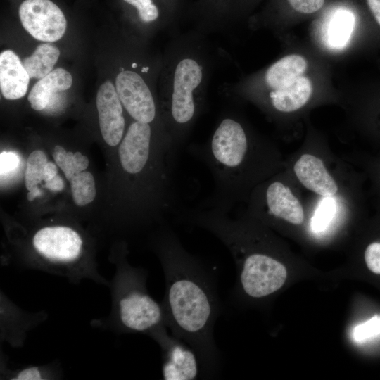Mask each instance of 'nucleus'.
<instances>
[{"label":"nucleus","instance_id":"1","mask_svg":"<svg viewBox=\"0 0 380 380\" xmlns=\"http://www.w3.org/2000/svg\"><path fill=\"white\" fill-rule=\"evenodd\" d=\"M157 252L165 280L162 305L166 326L194 350L203 375L211 376L220 363L213 335L220 303L213 275L170 227L160 234Z\"/></svg>","mask_w":380,"mask_h":380},{"label":"nucleus","instance_id":"2","mask_svg":"<svg viewBox=\"0 0 380 380\" xmlns=\"http://www.w3.org/2000/svg\"><path fill=\"white\" fill-rule=\"evenodd\" d=\"M201 37H177L163 64L160 115L177 153L205 106L211 65Z\"/></svg>","mask_w":380,"mask_h":380},{"label":"nucleus","instance_id":"3","mask_svg":"<svg viewBox=\"0 0 380 380\" xmlns=\"http://www.w3.org/2000/svg\"><path fill=\"white\" fill-rule=\"evenodd\" d=\"M189 151L206 165L213 177V193L204 208L229 213L253 180V143L244 125L230 113L225 114L210 139L190 146Z\"/></svg>","mask_w":380,"mask_h":380},{"label":"nucleus","instance_id":"4","mask_svg":"<svg viewBox=\"0 0 380 380\" xmlns=\"http://www.w3.org/2000/svg\"><path fill=\"white\" fill-rule=\"evenodd\" d=\"M145 275L139 269L125 265L120 269L115 297V315L127 332L150 334L166 326L162 304L155 300L145 286Z\"/></svg>","mask_w":380,"mask_h":380},{"label":"nucleus","instance_id":"5","mask_svg":"<svg viewBox=\"0 0 380 380\" xmlns=\"http://www.w3.org/2000/svg\"><path fill=\"white\" fill-rule=\"evenodd\" d=\"M149 335L162 351V376L165 380H193L201 372L198 357L194 350L182 339L170 334L163 325Z\"/></svg>","mask_w":380,"mask_h":380},{"label":"nucleus","instance_id":"6","mask_svg":"<svg viewBox=\"0 0 380 380\" xmlns=\"http://www.w3.org/2000/svg\"><path fill=\"white\" fill-rule=\"evenodd\" d=\"M139 66V65H138ZM137 66V67H138ZM122 67L115 78V89L120 101L134 120L151 124L157 118L155 97L141 74Z\"/></svg>","mask_w":380,"mask_h":380},{"label":"nucleus","instance_id":"7","mask_svg":"<svg viewBox=\"0 0 380 380\" xmlns=\"http://www.w3.org/2000/svg\"><path fill=\"white\" fill-rule=\"evenodd\" d=\"M32 242L36 252L53 265H73L82 253V237L67 226L43 227L35 233Z\"/></svg>","mask_w":380,"mask_h":380},{"label":"nucleus","instance_id":"8","mask_svg":"<svg viewBox=\"0 0 380 380\" xmlns=\"http://www.w3.org/2000/svg\"><path fill=\"white\" fill-rule=\"evenodd\" d=\"M19 17L25 30L39 41H58L66 30L63 13L50 0L24 1L19 8Z\"/></svg>","mask_w":380,"mask_h":380},{"label":"nucleus","instance_id":"9","mask_svg":"<svg viewBox=\"0 0 380 380\" xmlns=\"http://www.w3.org/2000/svg\"><path fill=\"white\" fill-rule=\"evenodd\" d=\"M53 157L70 183L75 203L82 206L92 202L96 196V187L93 175L84 171L89 165L87 157L79 151H66L61 146L54 147Z\"/></svg>","mask_w":380,"mask_h":380},{"label":"nucleus","instance_id":"10","mask_svg":"<svg viewBox=\"0 0 380 380\" xmlns=\"http://www.w3.org/2000/svg\"><path fill=\"white\" fill-rule=\"evenodd\" d=\"M96 108L103 139L110 146L118 145L123 138L125 120L122 104L110 81L100 86L96 95Z\"/></svg>","mask_w":380,"mask_h":380},{"label":"nucleus","instance_id":"11","mask_svg":"<svg viewBox=\"0 0 380 380\" xmlns=\"http://www.w3.org/2000/svg\"><path fill=\"white\" fill-rule=\"evenodd\" d=\"M263 190V208L269 217L293 224H300L303 222V206L288 186L275 180Z\"/></svg>","mask_w":380,"mask_h":380},{"label":"nucleus","instance_id":"12","mask_svg":"<svg viewBox=\"0 0 380 380\" xmlns=\"http://www.w3.org/2000/svg\"><path fill=\"white\" fill-rule=\"evenodd\" d=\"M293 170L301 184L315 194L332 196L337 192L335 180L317 157L311 154L303 155L295 163Z\"/></svg>","mask_w":380,"mask_h":380},{"label":"nucleus","instance_id":"13","mask_svg":"<svg viewBox=\"0 0 380 380\" xmlns=\"http://www.w3.org/2000/svg\"><path fill=\"white\" fill-rule=\"evenodd\" d=\"M312 90L310 79L302 75L281 87L265 91V94L270 105L275 110L291 113L305 105L312 94Z\"/></svg>","mask_w":380,"mask_h":380},{"label":"nucleus","instance_id":"14","mask_svg":"<svg viewBox=\"0 0 380 380\" xmlns=\"http://www.w3.org/2000/svg\"><path fill=\"white\" fill-rule=\"evenodd\" d=\"M30 75L18 55L12 50L0 54V89L3 96L15 100L27 91Z\"/></svg>","mask_w":380,"mask_h":380},{"label":"nucleus","instance_id":"15","mask_svg":"<svg viewBox=\"0 0 380 380\" xmlns=\"http://www.w3.org/2000/svg\"><path fill=\"white\" fill-rule=\"evenodd\" d=\"M355 25L354 13L346 8H338L325 18L322 28V39L331 50H341L350 42Z\"/></svg>","mask_w":380,"mask_h":380},{"label":"nucleus","instance_id":"16","mask_svg":"<svg viewBox=\"0 0 380 380\" xmlns=\"http://www.w3.org/2000/svg\"><path fill=\"white\" fill-rule=\"evenodd\" d=\"M72 79L66 70L58 68L41 78L31 89L27 99L35 110L44 109L53 93L65 91L72 86Z\"/></svg>","mask_w":380,"mask_h":380},{"label":"nucleus","instance_id":"17","mask_svg":"<svg viewBox=\"0 0 380 380\" xmlns=\"http://www.w3.org/2000/svg\"><path fill=\"white\" fill-rule=\"evenodd\" d=\"M60 56L56 46L51 43L41 44L22 63L30 78L41 79L53 70Z\"/></svg>","mask_w":380,"mask_h":380},{"label":"nucleus","instance_id":"18","mask_svg":"<svg viewBox=\"0 0 380 380\" xmlns=\"http://www.w3.org/2000/svg\"><path fill=\"white\" fill-rule=\"evenodd\" d=\"M47 162L46 156L42 150H35L30 154L26 163L25 175L27 190L30 191L44 181V169Z\"/></svg>","mask_w":380,"mask_h":380},{"label":"nucleus","instance_id":"19","mask_svg":"<svg viewBox=\"0 0 380 380\" xmlns=\"http://www.w3.org/2000/svg\"><path fill=\"white\" fill-rule=\"evenodd\" d=\"M336 211L335 200L331 196H324L319 203L311 219V229L320 232L327 229Z\"/></svg>","mask_w":380,"mask_h":380},{"label":"nucleus","instance_id":"20","mask_svg":"<svg viewBox=\"0 0 380 380\" xmlns=\"http://www.w3.org/2000/svg\"><path fill=\"white\" fill-rule=\"evenodd\" d=\"M123 1L136 8L139 19L144 24H151L159 18V9L152 0Z\"/></svg>","mask_w":380,"mask_h":380},{"label":"nucleus","instance_id":"21","mask_svg":"<svg viewBox=\"0 0 380 380\" xmlns=\"http://www.w3.org/2000/svg\"><path fill=\"white\" fill-rule=\"evenodd\" d=\"M380 334V317L374 316L355 327L353 336L357 341L368 340Z\"/></svg>","mask_w":380,"mask_h":380},{"label":"nucleus","instance_id":"22","mask_svg":"<svg viewBox=\"0 0 380 380\" xmlns=\"http://www.w3.org/2000/svg\"><path fill=\"white\" fill-rule=\"evenodd\" d=\"M365 260L371 272L380 274V242L368 245L365 251Z\"/></svg>","mask_w":380,"mask_h":380},{"label":"nucleus","instance_id":"23","mask_svg":"<svg viewBox=\"0 0 380 380\" xmlns=\"http://www.w3.org/2000/svg\"><path fill=\"white\" fill-rule=\"evenodd\" d=\"M287 1L296 12L311 14L320 10L325 0H287Z\"/></svg>","mask_w":380,"mask_h":380},{"label":"nucleus","instance_id":"24","mask_svg":"<svg viewBox=\"0 0 380 380\" xmlns=\"http://www.w3.org/2000/svg\"><path fill=\"white\" fill-rule=\"evenodd\" d=\"M0 161L1 177L16 169L20 162L15 153L6 151L1 153Z\"/></svg>","mask_w":380,"mask_h":380},{"label":"nucleus","instance_id":"25","mask_svg":"<svg viewBox=\"0 0 380 380\" xmlns=\"http://www.w3.org/2000/svg\"><path fill=\"white\" fill-rule=\"evenodd\" d=\"M44 372L38 367H30L18 372L11 378L14 380H39L46 378Z\"/></svg>","mask_w":380,"mask_h":380},{"label":"nucleus","instance_id":"26","mask_svg":"<svg viewBox=\"0 0 380 380\" xmlns=\"http://www.w3.org/2000/svg\"><path fill=\"white\" fill-rule=\"evenodd\" d=\"M366 4L373 18L380 26V0H366Z\"/></svg>","mask_w":380,"mask_h":380},{"label":"nucleus","instance_id":"27","mask_svg":"<svg viewBox=\"0 0 380 380\" xmlns=\"http://www.w3.org/2000/svg\"><path fill=\"white\" fill-rule=\"evenodd\" d=\"M44 186L51 191H60L64 188V182L62 177L57 175L52 179L45 183Z\"/></svg>","mask_w":380,"mask_h":380},{"label":"nucleus","instance_id":"28","mask_svg":"<svg viewBox=\"0 0 380 380\" xmlns=\"http://www.w3.org/2000/svg\"><path fill=\"white\" fill-rule=\"evenodd\" d=\"M56 165L52 162H47L44 169V182H48L58 174Z\"/></svg>","mask_w":380,"mask_h":380},{"label":"nucleus","instance_id":"29","mask_svg":"<svg viewBox=\"0 0 380 380\" xmlns=\"http://www.w3.org/2000/svg\"><path fill=\"white\" fill-rule=\"evenodd\" d=\"M41 190L36 186L29 191V192L27 194V198L29 201H32L35 198L41 196Z\"/></svg>","mask_w":380,"mask_h":380}]
</instances>
